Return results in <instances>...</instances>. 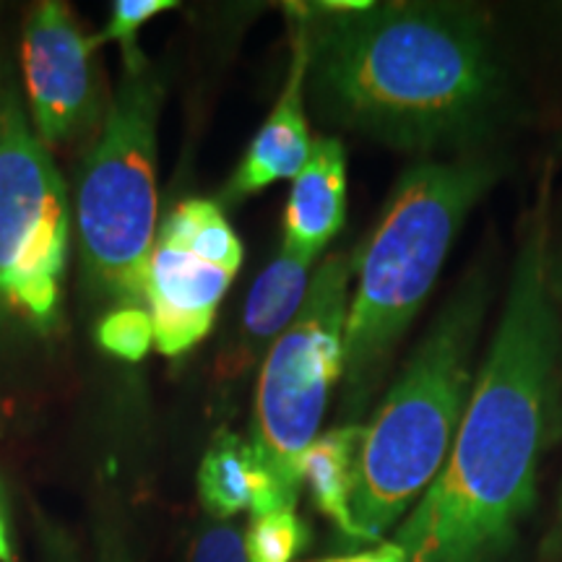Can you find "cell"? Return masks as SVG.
<instances>
[{
    "instance_id": "23",
    "label": "cell",
    "mask_w": 562,
    "mask_h": 562,
    "mask_svg": "<svg viewBox=\"0 0 562 562\" xmlns=\"http://www.w3.org/2000/svg\"><path fill=\"white\" fill-rule=\"evenodd\" d=\"M3 91H5V89H0V97H3Z\"/></svg>"
},
{
    "instance_id": "6",
    "label": "cell",
    "mask_w": 562,
    "mask_h": 562,
    "mask_svg": "<svg viewBox=\"0 0 562 562\" xmlns=\"http://www.w3.org/2000/svg\"><path fill=\"white\" fill-rule=\"evenodd\" d=\"M351 261L334 252L318 266L297 318L266 355L256 396L252 451L294 508L300 463L321 435L328 398L344 375Z\"/></svg>"
},
{
    "instance_id": "11",
    "label": "cell",
    "mask_w": 562,
    "mask_h": 562,
    "mask_svg": "<svg viewBox=\"0 0 562 562\" xmlns=\"http://www.w3.org/2000/svg\"><path fill=\"white\" fill-rule=\"evenodd\" d=\"M347 220V149L339 138L313 140L311 157L292 182L284 211V248L315 263Z\"/></svg>"
},
{
    "instance_id": "7",
    "label": "cell",
    "mask_w": 562,
    "mask_h": 562,
    "mask_svg": "<svg viewBox=\"0 0 562 562\" xmlns=\"http://www.w3.org/2000/svg\"><path fill=\"white\" fill-rule=\"evenodd\" d=\"M66 186L11 89L0 97V315L47 331L60 318Z\"/></svg>"
},
{
    "instance_id": "2",
    "label": "cell",
    "mask_w": 562,
    "mask_h": 562,
    "mask_svg": "<svg viewBox=\"0 0 562 562\" xmlns=\"http://www.w3.org/2000/svg\"><path fill=\"white\" fill-rule=\"evenodd\" d=\"M307 87L328 123L389 149L482 151L510 108L487 13L459 3L300 5Z\"/></svg>"
},
{
    "instance_id": "20",
    "label": "cell",
    "mask_w": 562,
    "mask_h": 562,
    "mask_svg": "<svg viewBox=\"0 0 562 562\" xmlns=\"http://www.w3.org/2000/svg\"><path fill=\"white\" fill-rule=\"evenodd\" d=\"M539 558L544 562H562V495H560L558 510H554L550 531H547L544 542L539 547Z\"/></svg>"
},
{
    "instance_id": "4",
    "label": "cell",
    "mask_w": 562,
    "mask_h": 562,
    "mask_svg": "<svg viewBox=\"0 0 562 562\" xmlns=\"http://www.w3.org/2000/svg\"><path fill=\"white\" fill-rule=\"evenodd\" d=\"M487 305V273L476 269L446 300L364 425L351 495L357 542H381L440 474L472 398Z\"/></svg>"
},
{
    "instance_id": "8",
    "label": "cell",
    "mask_w": 562,
    "mask_h": 562,
    "mask_svg": "<svg viewBox=\"0 0 562 562\" xmlns=\"http://www.w3.org/2000/svg\"><path fill=\"white\" fill-rule=\"evenodd\" d=\"M240 266L243 243L220 203L191 199L175 206L157 229L146 273L154 347L161 355L178 357L211 331Z\"/></svg>"
},
{
    "instance_id": "12",
    "label": "cell",
    "mask_w": 562,
    "mask_h": 562,
    "mask_svg": "<svg viewBox=\"0 0 562 562\" xmlns=\"http://www.w3.org/2000/svg\"><path fill=\"white\" fill-rule=\"evenodd\" d=\"M311 266L284 248L252 281L235 347L220 360L222 375L237 378L256 368L261 355L277 344L305 305L311 292Z\"/></svg>"
},
{
    "instance_id": "1",
    "label": "cell",
    "mask_w": 562,
    "mask_h": 562,
    "mask_svg": "<svg viewBox=\"0 0 562 562\" xmlns=\"http://www.w3.org/2000/svg\"><path fill=\"white\" fill-rule=\"evenodd\" d=\"M562 281L554 271L550 172L524 220L503 315L440 474L398 524L409 562H501L537 497L558 404Z\"/></svg>"
},
{
    "instance_id": "21",
    "label": "cell",
    "mask_w": 562,
    "mask_h": 562,
    "mask_svg": "<svg viewBox=\"0 0 562 562\" xmlns=\"http://www.w3.org/2000/svg\"><path fill=\"white\" fill-rule=\"evenodd\" d=\"M550 438L547 442H558L562 438V393L558 396V404H554V412H552V419H550Z\"/></svg>"
},
{
    "instance_id": "22",
    "label": "cell",
    "mask_w": 562,
    "mask_h": 562,
    "mask_svg": "<svg viewBox=\"0 0 562 562\" xmlns=\"http://www.w3.org/2000/svg\"><path fill=\"white\" fill-rule=\"evenodd\" d=\"M0 562H13V552L9 544V531H5V521L0 516Z\"/></svg>"
},
{
    "instance_id": "10",
    "label": "cell",
    "mask_w": 562,
    "mask_h": 562,
    "mask_svg": "<svg viewBox=\"0 0 562 562\" xmlns=\"http://www.w3.org/2000/svg\"><path fill=\"white\" fill-rule=\"evenodd\" d=\"M292 63L277 104L232 175L224 201H240L279 180H294L311 157L313 138L305 112L307 32L300 5H292Z\"/></svg>"
},
{
    "instance_id": "3",
    "label": "cell",
    "mask_w": 562,
    "mask_h": 562,
    "mask_svg": "<svg viewBox=\"0 0 562 562\" xmlns=\"http://www.w3.org/2000/svg\"><path fill=\"white\" fill-rule=\"evenodd\" d=\"M501 159L487 151L417 159L406 167L375 229L351 261L357 292L344 336L347 409L372 402L385 370L430 300L469 214L501 180Z\"/></svg>"
},
{
    "instance_id": "5",
    "label": "cell",
    "mask_w": 562,
    "mask_h": 562,
    "mask_svg": "<svg viewBox=\"0 0 562 562\" xmlns=\"http://www.w3.org/2000/svg\"><path fill=\"white\" fill-rule=\"evenodd\" d=\"M161 83L146 60L125 63V76L102 131L83 159L76 193L81 258L91 284L144 307L146 273L157 240V123Z\"/></svg>"
},
{
    "instance_id": "18",
    "label": "cell",
    "mask_w": 562,
    "mask_h": 562,
    "mask_svg": "<svg viewBox=\"0 0 562 562\" xmlns=\"http://www.w3.org/2000/svg\"><path fill=\"white\" fill-rule=\"evenodd\" d=\"M188 562H248L245 537L232 524H211L193 537Z\"/></svg>"
},
{
    "instance_id": "19",
    "label": "cell",
    "mask_w": 562,
    "mask_h": 562,
    "mask_svg": "<svg viewBox=\"0 0 562 562\" xmlns=\"http://www.w3.org/2000/svg\"><path fill=\"white\" fill-rule=\"evenodd\" d=\"M318 562H409L406 560V552L396 542H381L372 550L355 552V554H339V558H326Z\"/></svg>"
},
{
    "instance_id": "16",
    "label": "cell",
    "mask_w": 562,
    "mask_h": 562,
    "mask_svg": "<svg viewBox=\"0 0 562 562\" xmlns=\"http://www.w3.org/2000/svg\"><path fill=\"white\" fill-rule=\"evenodd\" d=\"M102 349L128 362H140L154 344V323L146 307H117L97 328Z\"/></svg>"
},
{
    "instance_id": "13",
    "label": "cell",
    "mask_w": 562,
    "mask_h": 562,
    "mask_svg": "<svg viewBox=\"0 0 562 562\" xmlns=\"http://www.w3.org/2000/svg\"><path fill=\"white\" fill-rule=\"evenodd\" d=\"M199 495L203 508L220 521L248 508L252 516L294 510L277 480L261 467L250 442L235 432H220L211 440L199 469Z\"/></svg>"
},
{
    "instance_id": "9",
    "label": "cell",
    "mask_w": 562,
    "mask_h": 562,
    "mask_svg": "<svg viewBox=\"0 0 562 562\" xmlns=\"http://www.w3.org/2000/svg\"><path fill=\"white\" fill-rule=\"evenodd\" d=\"M94 37L79 30L66 3L45 0L26 19L21 60L34 128L47 151L94 123Z\"/></svg>"
},
{
    "instance_id": "15",
    "label": "cell",
    "mask_w": 562,
    "mask_h": 562,
    "mask_svg": "<svg viewBox=\"0 0 562 562\" xmlns=\"http://www.w3.org/2000/svg\"><path fill=\"white\" fill-rule=\"evenodd\" d=\"M311 542V531L297 510H273L252 516L245 533L248 562H292Z\"/></svg>"
},
{
    "instance_id": "17",
    "label": "cell",
    "mask_w": 562,
    "mask_h": 562,
    "mask_svg": "<svg viewBox=\"0 0 562 562\" xmlns=\"http://www.w3.org/2000/svg\"><path fill=\"white\" fill-rule=\"evenodd\" d=\"M175 5L178 3H172V0H117V3H112V19L108 30L100 37H94V42L97 45H102V42H121L125 63L140 60L144 55L136 50V32L157 13L170 11Z\"/></svg>"
},
{
    "instance_id": "14",
    "label": "cell",
    "mask_w": 562,
    "mask_h": 562,
    "mask_svg": "<svg viewBox=\"0 0 562 562\" xmlns=\"http://www.w3.org/2000/svg\"><path fill=\"white\" fill-rule=\"evenodd\" d=\"M362 435L364 425H341L321 432L300 463L302 484L311 487L315 508L351 542H357V529L351 521V495H355Z\"/></svg>"
}]
</instances>
